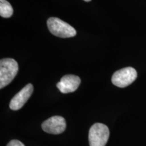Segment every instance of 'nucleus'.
I'll use <instances>...</instances> for the list:
<instances>
[{"label": "nucleus", "instance_id": "nucleus-1", "mask_svg": "<svg viewBox=\"0 0 146 146\" xmlns=\"http://www.w3.org/2000/svg\"><path fill=\"white\" fill-rule=\"evenodd\" d=\"M18 64L12 58H3L0 61V88L9 85L17 74Z\"/></svg>", "mask_w": 146, "mask_h": 146}, {"label": "nucleus", "instance_id": "nucleus-2", "mask_svg": "<svg viewBox=\"0 0 146 146\" xmlns=\"http://www.w3.org/2000/svg\"><path fill=\"white\" fill-rule=\"evenodd\" d=\"M47 25L51 33L58 37H73L76 34V30L71 25L58 18H50Z\"/></svg>", "mask_w": 146, "mask_h": 146}, {"label": "nucleus", "instance_id": "nucleus-3", "mask_svg": "<svg viewBox=\"0 0 146 146\" xmlns=\"http://www.w3.org/2000/svg\"><path fill=\"white\" fill-rule=\"evenodd\" d=\"M109 136V129L106 125L102 123H95L89 129V145L105 146L108 140Z\"/></svg>", "mask_w": 146, "mask_h": 146}, {"label": "nucleus", "instance_id": "nucleus-4", "mask_svg": "<svg viewBox=\"0 0 146 146\" xmlns=\"http://www.w3.org/2000/svg\"><path fill=\"white\" fill-rule=\"evenodd\" d=\"M137 77V72L132 67H127L120 69L114 73L112 82L115 86L124 88L133 83Z\"/></svg>", "mask_w": 146, "mask_h": 146}, {"label": "nucleus", "instance_id": "nucleus-5", "mask_svg": "<svg viewBox=\"0 0 146 146\" xmlns=\"http://www.w3.org/2000/svg\"><path fill=\"white\" fill-rule=\"evenodd\" d=\"M42 129L47 133L58 135L63 133L66 127L64 118L60 116H52L42 123Z\"/></svg>", "mask_w": 146, "mask_h": 146}, {"label": "nucleus", "instance_id": "nucleus-6", "mask_svg": "<svg viewBox=\"0 0 146 146\" xmlns=\"http://www.w3.org/2000/svg\"><path fill=\"white\" fill-rule=\"evenodd\" d=\"M33 92V86L29 83L21 89L12 98L10 103V108L12 110H18L23 108Z\"/></svg>", "mask_w": 146, "mask_h": 146}, {"label": "nucleus", "instance_id": "nucleus-7", "mask_svg": "<svg viewBox=\"0 0 146 146\" xmlns=\"http://www.w3.org/2000/svg\"><path fill=\"white\" fill-rule=\"evenodd\" d=\"M81 84V79L78 76L67 74L64 76L56 86L62 94H68L75 91Z\"/></svg>", "mask_w": 146, "mask_h": 146}, {"label": "nucleus", "instance_id": "nucleus-8", "mask_svg": "<svg viewBox=\"0 0 146 146\" xmlns=\"http://www.w3.org/2000/svg\"><path fill=\"white\" fill-rule=\"evenodd\" d=\"M14 10L6 0H0V15L3 18H10L12 16Z\"/></svg>", "mask_w": 146, "mask_h": 146}, {"label": "nucleus", "instance_id": "nucleus-9", "mask_svg": "<svg viewBox=\"0 0 146 146\" xmlns=\"http://www.w3.org/2000/svg\"><path fill=\"white\" fill-rule=\"evenodd\" d=\"M7 146H25L21 141H18L16 139L11 140V141L8 143Z\"/></svg>", "mask_w": 146, "mask_h": 146}, {"label": "nucleus", "instance_id": "nucleus-10", "mask_svg": "<svg viewBox=\"0 0 146 146\" xmlns=\"http://www.w3.org/2000/svg\"><path fill=\"white\" fill-rule=\"evenodd\" d=\"M85 1H87V2H88V1H90L91 0H84Z\"/></svg>", "mask_w": 146, "mask_h": 146}]
</instances>
